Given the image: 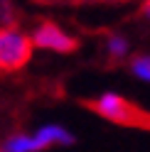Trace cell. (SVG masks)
Instances as JSON below:
<instances>
[{
    "instance_id": "1",
    "label": "cell",
    "mask_w": 150,
    "mask_h": 152,
    "mask_svg": "<svg viewBox=\"0 0 150 152\" xmlns=\"http://www.w3.org/2000/svg\"><path fill=\"white\" fill-rule=\"evenodd\" d=\"M84 108L93 110L96 115L106 118L116 125H126V128H138V130H148L150 128V118L148 113L138 106V103L128 101L118 93H104L99 98H89V101H81Z\"/></svg>"
},
{
    "instance_id": "2",
    "label": "cell",
    "mask_w": 150,
    "mask_h": 152,
    "mask_svg": "<svg viewBox=\"0 0 150 152\" xmlns=\"http://www.w3.org/2000/svg\"><path fill=\"white\" fill-rule=\"evenodd\" d=\"M32 56V39L15 27L0 30V71H20Z\"/></svg>"
},
{
    "instance_id": "3",
    "label": "cell",
    "mask_w": 150,
    "mask_h": 152,
    "mask_svg": "<svg viewBox=\"0 0 150 152\" xmlns=\"http://www.w3.org/2000/svg\"><path fill=\"white\" fill-rule=\"evenodd\" d=\"M32 42L37 47H42V49H54L59 54H74L81 47V42L76 39V37H71L69 32H64L57 22H49V20L42 22L35 30Z\"/></svg>"
},
{
    "instance_id": "4",
    "label": "cell",
    "mask_w": 150,
    "mask_h": 152,
    "mask_svg": "<svg viewBox=\"0 0 150 152\" xmlns=\"http://www.w3.org/2000/svg\"><path fill=\"white\" fill-rule=\"evenodd\" d=\"M47 150L37 137H27V135H15L7 142L0 145V152H42Z\"/></svg>"
},
{
    "instance_id": "5",
    "label": "cell",
    "mask_w": 150,
    "mask_h": 152,
    "mask_svg": "<svg viewBox=\"0 0 150 152\" xmlns=\"http://www.w3.org/2000/svg\"><path fill=\"white\" fill-rule=\"evenodd\" d=\"M108 54H111V59H113V61L123 59V56L128 54V42L121 34H111L108 37Z\"/></svg>"
},
{
    "instance_id": "6",
    "label": "cell",
    "mask_w": 150,
    "mask_h": 152,
    "mask_svg": "<svg viewBox=\"0 0 150 152\" xmlns=\"http://www.w3.org/2000/svg\"><path fill=\"white\" fill-rule=\"evenodd\" d=\"M130 69H133V74L138 79L148 81L150 79V59H148V54H135L133 59H130Z\"/></svg>"
},
{
    "instance_id": "7",
    "label": "cell",
    "mask_w": 150,
    "mask_h": 152,
    "mask_svg": "<svg viewBox=\"0 0 150 152\" xmlns=\"http://www.w3.org/2000/svg\"><path fill=\"white\" fill-rule=\"evenodd\" d=\"M32 3H40V5H79L84 0H32Z\"/></svg>"
},
{
    "instance_id": "8",
    "label": "cell",
    "mask_w": 150,
    "mask_h": 152,
    "mask_svg": "<svg viewBox=\"0 0 150 152\" xmlns=\"http://www.w3.org/2000/svg\"><path fill=\"white\" fill-rule=\"evenodd\" d=\"M113 3H126V0H113Z\"/></svg>"
}]
</instances>
